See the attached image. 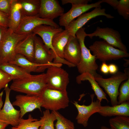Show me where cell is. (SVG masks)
<instances>
[{
  "mask_svg": "<svg viewBox=\"0 0 129 129\" xmlns=\"http://www.w3.org/2000/svg\"><path fill=\"white\" fill-rule=\"evenodd\" d=\"M9 63L16 65L30 73L31 72H43L52 66L61 67L62 65L61 64L52 62L46 64H37L29 61L25 56L19 54H16L14 59Z\"/></svg>",
  "mask_w": 129,
  "mask_h": 129,
  "instance_id": "cell-18",
  "label": "cell"
},
{
  "mask_svg": "<svg viewBox=\"0 0 129 129\" xmlns=\"http://www.w3.org/2000/svg\"><path fill=\"white\" fill-rule=\"evenodd\" d=\"M70 35L66 29L55 34L52 40V44L55 58L53 62L66 65L70 67H75L64 59V50Z\"/></svg>",
  "mask_w": 129,
  "mask_h": 129,
  "instance_id": "cell-12",
  "label": "cell"
},
{
  "mask_svg": "<svg viewBox=\"0 0 129 129\" xmlns=\"http://www.w3.org/2000/svg\"><path fill=\"white\" fill-rule=\"evenodd\" d=\"M43 116L41 118L43 122L39 129H55L54 122L56 120V116L53 112L46 109L43 112Z\"/></svg>",
  "mask_w": 129,
  "mask_h": 129,
  "instance_id": "cell-29",
  "label": "cell"
},
{
  "mask_svg": "<svg viewBox=\"0 0 129 129\" xmlns=\"http://www.w3.org/2000/svg\"><path fill=\"white\" fill-rule=\"evenodd\" d=\"M41 107L52 111H58L68 107L69 99L67 92L45 87L39 96Z\"/></svg>",
  "mask_w": 129,
  "mask_h": 129,
  "instance_id": "cell-4",
  "label": "cell"
},
{
  "mask_svg": "<svg viewBox=\"0 0 129 129\" xmlns=\"http://www.w3.org/2000/svg\"><path fill=\"white\" fill-rule=\"evenodd\" d=\"M109 73L111 74H114L118 72V68L115 64H111L108 65Z\"/></svg>",
  "mask_w": 129,
  "mask_h": 129,
  "instance_id": "cell-38",
  "label": "cell"
},
{
  "mask_svg": "<svg viewBox=\"0 0 129 129\" xmlns=\"http://www.w3.org/2000/svg\"><path fill=\"white\" fill-rule=\"evenodd\" d=\"M10 87L11 90L27 95L39 96L43 90L47 87L44 73L14 79Z\"/></svg>",
  "mask_w": 129,
  "mask_h": 129,
  "instance_id": "cell-1",
  "label": "cell"
},
{
  "mask_svg": "<svg viewBox=\"0 0 129 129\" xmlns=\"http://www.w3.org/2000/svg\"><path fill=\"white\" fill-rule=\"evenodd\" d=\"M42 25L59 27L53 20L40 17L38 15L27 16L23 15L21 22L15 32L19 34H29L37 27Z\"/></svg>",
  "mask_w": 129,
  "mask_h": 129,
  "instance_id": "cell-11",
  "label": "cell"
},
{
  "mask_svg": "<svg viewBox=\"0 0 129 129\" xmlns=\"http://www.w3.org/2000/svg\"><path fill=\"white\" fill-rule=\"evenodd\" d=\"M35 50L34 62L42 64H47L52 62L55 58V55L51 49L46 47L42 39L35 35L34 37Z\"/></svg>",
  "mask_w": 129,
  "mask_h": 129,
  "instance_id": "cell-16",
  "label": "cell"
},
{
  "mask_svg": "<svg viewBox=\"0 0 129 129\" xmlns=\"http://www.w3.org/2000/svg\"><path fill=\"white\" fill-rule=\"evenodd\" d=\"M13 78L11 76L0 69V91L5 88L7 85Z\"/></svg>",
  "mask_w": 129,
  "mask_h": 129,
  "instance_id": "cell-33",
  "label": "cell"
},
{
  "mask_svg": "<svg viewBox=\"0 0 129 129\" xmlns=\"http://www.w3.org/2000/svg\"><path fill=\"white\" fill-rule=\"evenodd\" d=\"M55 114L56 122L55 129H75L74 123L64 117L58 111H52Z\"/></svg>",
  "mask_w": 129,
  "mask_h": 129,
  "instance_id": "cell-30",
  "label": "cell"
},
{
  "mask_svg": "<svg viewBox=\"0 0 129 129\" xmlns=\"http://www.w3.org/2000/svg\"><path fill=\"white\" fill-rule=\"evenodd\" d=\"M109 123L112 129H129V117L117 116L110 119Z\"/></svg>",
  "mask_w": 129,
  "mask_h": 129,
  "instance_id": "cell-28",
  "label": "cell"
},
{
  "mask_svg": "<svg viewBox=\"0 0 129 129\" xmlns=\"http://www.w3.org/2000/svg\"><path fill=\"white\" fill-rule=\"evenodd\" d=\"M98 113L105 117L119 116H129V101L112 106H101Z\"/></svg>",
  "mask_w": 129,
  "mask_h": 129,
  "instance_id": "cell-22",
  "label": "cell"
},
{
  "mask_svg": "<svg viewBox=\"0 0 129 129\" xmlns=\"http://www.w3.org/2000/svg\"><path fill=\"white\" fill-rule=\"evenodd\" d=\"M116 10L119 14L125 19H129V0H120L119 1Z\"/></svg>",
  "mask_w": 129,
  "mask_h": 129,
  "instance_id": "cell-32",
  "label": "cell"
},
{
  "mask_svg": "<svg viewBox=\"0 0 129 129\" xmlns=\"http://www.w3.org/2000/svg\"><path fill=\"white\" fill-rule=\"evenodd\" d=\"M8 125L7 124L0 121V129H5Z\"/></svg>",
  "mask_w": 129,
  "mask_h": 129,
  "instance_id": "cell-41",
  "label": "cell"
},
{
  "mask_svg": "<svg viewBox=\"0 0 129 129\" xmlns=\"http://www.w3.org/2000/svg\"><path fill=\"white\" fill-rule=\"evenodd\" d=\"M95 95L91 94V102L88 105H81L78 102L74 101L72 103L77 108L78 114L76 118L77 123L86 127L88 125V120L91 116L94 113H98L101 106V102L98 100H94Z\"/></svg>",
  "mask_w": 129,
  "mask_h": 129,
  "instance_id": "cell-13",
  "label": "cell"
},
{
  "mask_svg": "<svg viewBox=\"0 0 129 129\" xmlns=\"http://www.w3.org/2000/svg\"><path fill=\"white\" fill-rule=\"evenodd\" d=\"M0 69L12 76L14 80L27 78L32 75L25 70L13 63H7L0 64Z\"/></svg>",
  "mask_w": 129,
  "mask_h": 129,
  "instance_id": "cell-25",
  "label": "cell"
},
{
  "mask_svg": "<svg viewBox=\"0 0 129 129\" xmlns=\"http://www.w3.org/2000/svg\"><path fill=\"white\" fill-rule=\"evenodd\" d=\"M3 94V91H2L0 93V101L2 97Z\"/></svg>",
  "mask_w": 129,
  "mask_h": 129,
  "instance_id": "cell-45",
  "label": "cell"
},
{
  "mask_svg": "<svg viewBox=\"0 0 129 129\" xmlns=\"http://www.w3.org/2000/svg\"><path fill=\"white\" fill-rule=\"evenodd\" d=\"M35 34L32 32L17 44L15 48L16 54L25 56L29 61L34 62L35 50L34 37Z\"/></svg>",
  "mask_w": 129,
  "mask_h": 129,
  "instance_id": "cell-21",
  "label": "cell"
},
{
  "mask_svg": "<svg viewBox=\"0 0 129 129\" xmlns=\"http://www.w3.org/2000/svg\"><path fill=\"white\" fill-rule=\"evenodd\" d=\"M81 57L80 46L76 37L70 35L64 50V59L76 66Z\"/></svg>",
  "mask_w": 129,
  "mask_h": 129,
  "instance_id": "cell-19",
  "label": "cell"
},
{
  "mask_svg": "<svg viewBox=\"0 0 129 129\" xmlns=\"http://www.w3.org/2000/svg\"><path fill=\"white\" fill-rule=\"evenodd\" d=\"M9 23V15L0 11V26L8 29Z\"/></svg>",
  "mask_w": 129,
  "mask_h": 129,
  "instance_id": "cell-35",
  "label": "cell"
},
{
  "mask_svg": "<svg viewBox=\"0 0 129 129\" xmlns=\"http://www.w3.org/2000/svg\"><path fill=\"white\" fill-rule=\"evenodd\" d=\"M39 16L43 19H53L61 16L64 13V10L56 0H40Z\"/></svg>",
  "mask_w": 129,
  "mask_h": 129,
  "instance_id": "cell-17",
  "label": "cell"
},
{
  "mask_svg": "<svg viewBox=\"0 0 129 129\" xmlns=\"http://www.w3.org/2000/svg\"><path fill=\"white\" fill-rule=\"evenodd\" d=\"M8 28L0 26V44L3 35Z\"/></svg>",
  "mask_w": 129,
  "mask_h": 129,
  "instance_id": "cell-40",
  "label": "cell"
},
{
  "mask_svg": "<svg viewBox=\"0 0 129 129\" xmlns=\"http://www.w3.org/2000/svg\"><path fill=\"white\" fill-rule=\"evenodd\" d=\"M125 60V61H126V63L124 64V66H127L129 64V60H127L126 59H124Z\"/></svg>",
  "mask_w": 129,
  "mask_h": 129,
  "instance_id": "cell-44",
  "label": "cell"
},
{
  "mask_svg": "<svg viewBox=\"0 0 129 129\" xmlns=\"http://www.w3.org/2000/svg\"><path fill=\"white\" fill-rule=\"evenodd\" d=\"M100 70L101 71L105 74H107L109 73L108 65L106 62H103L101 65Z\"/></svg>",
  "mask_w": 129,
  "mask_h": 129,
  "instance_id": "cell-39",
  "label": "cell"
},
{
  "mask_svg": "<svg viewBox=\"0 0 129 129\" xmlns=\"http://www.w3.org/2000/svg\"><path fill=\"white\" fill-rule=\"evenodd\" d=\"M89 48L96 59L103 62L129 56L128 52L116 48L104 40L95 41Z\"/></svg>",
  "mask_w": 129,
  "mask_h": 129,
  "instance_id": "cell-6",
  "label": "cell"
},
{
  "mask_svg": "<svg viewBox=\"0 0 129 129\" xmlns=\"http://www.w3.org/2000/svg\"><path fill=\"white\" fill-rule=\"evenodd\" d=\"M88 81L90 84L97 100L101 102L103 99H105L108 103V102L106 94L95 80L94 77L91 73L88 72H84L80 74L76 78V82L78 84L81 83L82 81Z\"/></svg>",
  "mask_w": 129,
  "mask_h": 129,
  "instance_id": "cell-23",
  "label": "cell"
},
{
  "mask_svg": "<svg viewBox=\"0 0 129 129\" xmlns=\"http://www.w3.org/2000/svg\"><path fill=\"white\" fill-rule=\"evenodd\" d=\"M9 23L8 29L15 32L21 21L23 15L18 0H12L9 14Z\"/></svg>",
  "mask_w": 129,
  "mask_h": 129,
  "instance_id": "cell-24",
  "label": "cell"
},
{
  "mask_svg": "<svg viewBox=\"0 0 129 129\" xmlns=\"http://www.w3.org/2000/svg\"><path fill=\"white\" fill-rule=\"evenodd\" d=\"M94 78L109 96L112 106L118 104L117 97L120 85L129 78V68H125L124 72L118 71L108 78H104L102 76Z\"/></svg>",
  "mask_w": 129,
  "mask_h": 129,
  "instance_id": "cell-3",
  "label": "cell"
},
{
  "mask_svg": "<svg viewBox=\"0 0 129 129\" xmlns=\"http://www.w3.org/2000/svg\"><path fill=\"white\" fill-rule=\"evenodd\" d=\"M42 119L39 120L34 118L31 114H29L27 119L21 118L18 125L15 127H12L11 129H39L42 125Z\"/></svg>",
  "mask_w": 129,
  "mask_h": 129,
  "instance_id": "cell-27",
  "label": "cell"
},
{
  "mask_svg": "<svg viewBox=\"0 0 129 129\" xmlns=\"http://www.w3.org/2000/svg\"><path fill=\"white\" fill-rule=\"evenodd\" d=\"M63 30L61 27L57 28L50 25H42L35 28L32 32L39 36L47 48L51 50L54 52L52 44V38L55 34Z\"/></svg>",
  "mask_w": 129,
  "mask_h": 129,
  "instance_id": "cell-20",
  "label": "cell"
},
{
  "mask_svg": "<svg viewBox=\"0 0 129 129\" xmlns=\"http://www.w3.org/2000/svg\"><path fill=\"white\" fill-rule=\"evenodd\" d=\"M46 74L47 87L50 89L67 92L69 82V75L61 67L52 66L47 69Z\"/></svg>",
  "mask_w": 129,
  "mask_h": 129,
  "instance_id": "cell-7",
  "label": "cell"
},
{
  "mask_svg": "<svg viewBox=\"0 0 129 129\" xmlns=\"http://www.w3.org/2000/svg\"><path fill=\"white\" fill-rule=\"evenodd\" d=\"M102 3L105 2L108 4L115 9L116 10L119 1L117 0H102Z\"/></svg>",
  "mask_w": 129,
  "mask_h": 129,
  "instance_id": "cell-37",
  "label": "cell"
},
{
  "mask_svg": "<svg viewBox=\"0 0 129 129\" xmlns=\"http://www.w3.org/2000/svg\"><path fill=\"white\" fill-rule=\"evenodd\" d=\"M23 15L27 16L38 15L40 0H18Z\"/></svg>",
  "mask_w": 129,
  "mask_h": 129,
  "instance_id": "cell-26",
  "label": "cell"
},
{
  "mask_svg": "<svg viewBox=\"0 0 129 129\" xmlns=\"http://www.w3.org/2000/svg\"><path fill=\"white\" fill-rule=\"evenodd\" d=\"M106 11L104 8H95L92 11L85 12L80 16L76 20L71 22L65 29L69 32L71 35L75 36L77 31L93 18L100 16H104L108 19L114 18V16L111 14L107 13Z\"/></svg>",
  "mask_w": 129,
  "mask_h": 129,
  "instance_id": "cell-10",
  "label": "cell"
},
{
  "mask_svg": "<svg viewBox=\"0 0 129 129\" xmlns=\"http://www.w3.org/2000/svg\"><path fill=\"white\" fill-rule=\"evenodd\" d=\"M88 36L92 39L94 37H98L103 39L108 43L115 48L125 52H127L126 47L123 43L119 32L114 29L108 27H97L93 32L86 34Z\"/></svg>",
  "mask_w": 129,
  "mask_h": 129,
  "instance_id": "cell-8",
  "label": "cell"
},
{
  "mask_svg": "<svg viewBox=\"0 0 129 129\" xmlns=\"http://www.w3.org/2000/svg\"><path fill=\"white\" fill-rule=\"evenodd\" d=\"M13 106L20 108V117L22 118L27 113L38 109L41 111V103L39 96L26 94L18 95L12 103Z\"/></svg>",
  "mask_w": 129,
  "mask_h": 129,
  "instance_id": "cell-14",
  "label": "cell"
},
{
  "mask_svg": "<svg viewBox=\"0 0 129 129\" xmlns=\"http://www.w3.org/2000/svg\"><path fill=\"white\" fill-rule=\"evenodd\" d=\"M4 90L5 97L4 105L0 110V121L15 127L18 125L21 118L20 111L15 109L10 101V95L11 90L8 84Z\"/></svg>",
  "mask_w": 129,
  "mask_h": 129,
  "instance_id": "cell-9",
  "label": "cell"
},
{
  "mask_svg": "<svg viewBox=\"0 0 129 129\" xmlns=\"http://www.w3.org/2000/svg\"><path fill=\"white\" fill-rule=\"evenodd\" d=\"M29 34H19L7 30L0 44V64L9 63L14 59L16 45Z\"/></svg>",
  "mask_w": 129,
  "mask_h": 129,
  "instance_id": "cell-5",
  "label": "cell"
},
{
  "mask_svg": "<svg viewBox=\"0 0 129 129\" xmlns=\"http://www.w3.org/2000/svg\"><path fill=\"white\" fill-rule=\"evenodd\" d=\"M85 28L82 27L79 29L75 34L80 44L81 50V57L80 62L76 66L80 74L86 72L91 73L94 78L100 76L96 70L98 68L95 57L92 55L89 49L87 48L85 44V38L86 33Z\"/></svg>",
  "mask_w": 129,
  "mask_h": 129,
  "instance_id": "cell-2",
  "label": "cell"
},
{
  "mask_svg": "<svg viewBox=\"0 0 129 129\" xmlns=\"http://www.w3.org/2000/svg\"><path fill=\"white\" fill-rule=\"evenodd\" d=\"M100 129H112L111 128H109L104 126H101Z\"/></svg>",
  "mask_w": 129,
  "mask_h": 129,
  "instance_id": "cell-43",
  "label": "cell"
},
{
  "mask_svg": "<svg viewBox=\"0 0 129 129\" xmlns=\"http://www.w3.org/2000/svg\"><path fill=\"white\" fill-rule=\"evenodd\" d=\"M102 3L101 0L91 4L72 5L71 8L68 12L60 17L59 25L66 28L75 18L89 10L93 8H101V4Z\"/></svg>",
  "mask_w": 129,
  "mask_h": 129,
  "instance_id": "cell-15",
  "label": "cell"
},
{
  "mask_svg": "<svg viewBox=\"0 0 129 129\" xmlns=\"http://www.w3.org/2000/svg\"><path fill=\"white\" fill-rule=\"evenodd\" d=\"M62 3L64 5L67 3H71L72 5H76L88 4L91 1L90 0H61Z\"/></svg>",
  "mask_w": 129,
  "mask_h": 129,
  "instance_id": "cell-36",
  "label": "cell"
},
{
  "mask_svg": "<svg viewBox=\"0 0 129 129\" xmlns=\"http://www.w3.org/2000/svg\"><path fill=\"white\" fill-rule=\"evenodd\" d=\"M3 104V103L2 98L0 101V110L2 108Z\"/></svg>",
  "mask_w": 129,
  "mask_h": 129,
  "instance_id": "cell-42",
  "label": "cell"
},
{
  "mask_svg": "<svg viewBox=\"0 0 129 129\" xmlns=\"http://www.w3.org/2000/svg\"><path fill=\"white\" fill-rule=\"evenodd\" d=\"M118 96V104L129 101V78L121 84Z\"/></svg>",
  "mask_w": 129,
  "mask_h": 129,
  "instance_id": "cell-31",
  "label": "cell"
},
{
  "mask_svg": "<svg viewBox=\"0 0 129 129\" xmlns=\"http://www.w3.org/2000/svg\"><path fill=\"white\" fill-rule=\"evenodd\" d=\"M12 0H0V11L9 15Z\"/></svg>",
  "mask_w": 129,
  "mask_h": 129,
  "instance_id": "cell-34",
  "label": "cell"
}]
</instances>
